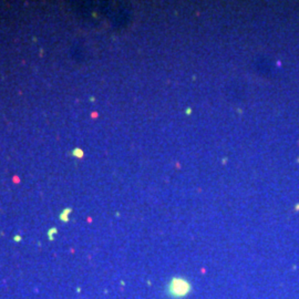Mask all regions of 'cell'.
Instances as JSON below:
<instances>
[{"mask_svg": "<svg viewBox=\"0 0 299 299\" xmlns=\"http://www.w3.org/2000/svg\"><path fill=\"white\" fill-rule=\"evenodd\" d=\"M191 284L184 278H173L169 283L166 292L171 298L180 299L184 298L191 291Z\"/></svg>", "mask_w": 299, "mask_h": 299, "instance_id": "6da1fadb", "label": "cell"}, {"mask_svg": "<svg viewBox=\"0 0 299 299\" xmlns=\"http://www.w3.org/2000/svg\"><path fill=\"white\" fill-rule=\"evenodd\" d=\"M71 211L72 209L69 208V207L63 209V211L61 212V214H60V220H62V222H69V216L68 215L71 213Z\"/></svg>", "mask_w": 299, "mask_h": 299, "instance_id": "7a4b0ae2", "label": "cell"}, {"mask_svg": "<svg viewBox=\"0 0 299 299\" xmlns=\"http://www.w3.org/2000/svg\"><path fill=\"white\" fill-rule=\"evenodd\" d=\"M58 233V229L55 227H52V228H50L49 229V231H48V236H49V239L50 240H53V238H54V235L55 234Z\"/></svg>", "mask_w": 299, "mask_h": 299, "instance_id": "3957f363", "label": "cell"}, {"mask_svg": "<svg viewBox=\"0 0 299 299\" xmlns=\"http://www.w3.org/2000/svg\"><path fill=\"white\" fill-rule=\"evenodd\" d=\"M72 155L75 156V157H82L83 152L80 149H75V150H73V152H72Z\"/></svg>", "mask_w": 299, "mask_h": 299, "instance_id": "277c9868", "label": "cell"}, {"mask_svg": "<svg viewBox=\"0 0 299 299\" xmlns=\"http://www.w3.org/2000/svg\"><path fill=\"white\" fill-rule=\"evenodd\" d=\"M13 239H15L16 242H20V240H21V237L19 236V235H17V236H15V238H13Z\"/></svg>", "mask_w": 299, "mask_h": 299, "instance_id": "5b68a950", "label": "cell"}]
</instances>
